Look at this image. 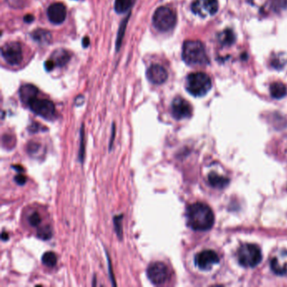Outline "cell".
<instances>
[{
    "mask_svg": "<svg viewBox=\"0 0 287 287\" xmlns=\"http://www.w3.org/2000/svg\"><path fill=\"white\" fill-rule=\"evenodd\" d=\"M171 112L176 120L187 119L192 116V106L186 99L176 97L172 102Z\"/></svg>",
    "mask_w": 287,
    "mask_h": 287,
    "instance_id": "obj_11",
    "label": "cell"
},
{
    "mask_svg": "<svg viewBox=\"0 0 287 287\" xmlns=\"http://www.w3.org/2000/svg\"><path fill=\"white\" fill-rule=\"evenodd\" d=\"M41 216L39 214L37 213H33L32 214H30L28 217V221L30 223V226L32 227H38L40 223H41Z\"/></svg>",
    "mask_w": 287,
    "mask_h": 287,
    "instance_id": "obj_25",
    "label": "cell"
},
{
    "mask_svg": "<svg viewBox=\"0 0 287 287\" xmlns=\"http://www.w3.org/2000/svg\"><path fill=\"white\" fill-rule=\"evenodd\" d=\"M28 107L34 113L48 120H53L57 117V111L53 103L46 99H38L37 97L31 99L28 104Z\"/></svg>",
    "mask_w": 287,
    "mask_h": 287,
    "instance_id": "obj_6",
    "label": "cell"
},
{
    "mask_svg": "<svg viewBox=\"0 0 287 287\" xmlns=\"http://www.w3.org/2000/svg\"><path fill=\"white\" fill-rule=\"evenodd\" d=\"M189 227L194 231L210 230L214 225L215 215L209 206L202 202L192 204L186 212Z\"/></svg>",
    "mask_w": 287,
    "mask_h": 287,
    "instance_id": "obj_1",
    "label": "cell"
},
{
    "mask_svg": "<svg viewBox=\"0 0 287 287\" xmlns=\"http://www.w3.org/2000/svg\"><path fill=\"white\" fill-rule=\"evenodd\" d=\"M48 16L49 21L53 24H62L66 20V6L62 3H52L48 9Z\"/></svg>",
    "mask_w": 287,
    "mask_h": 287,
    "instance_id": "obj_13",
    "label": "cell"
},
{
    "mask_svg": "<svg viewBox=\"0 0 287 287\" xmlns=\"http://www.w3.org/2000/svg\"><path fill=\"white\" fill-rule=\"evenodd\" d=\"M15 182L18 184L19 186H24L26 183V177L24 174H19L15 177Z\"/></svg>",
    "mask_w": 287,
    "mask_h": 287,
    "instance_id": "obj_27",
    "label": "cell"
},
{
    "mask_svg": "<svg viewBox=\"0 0 287 287\" xmlns=\"http://www.w3.org/2000/svg\"><path fill=\"white\" fill-rule=\"evenodd\" d=\"M218 41L221 45L231 46L235 42V36L232 30L227 29L219 34Z\"/></svg>",
    "mask_w": 287,
    "mask_h": 287,
    "instance_id": "obj_20",
    "label": "cell"
},
{
    "mask_svg": "<svg viewBox=\"0 0 287 287\" xmlns=\"http://www.w3.org/2000/svg\"><path fill=\"white\" fill-rule=\"evenodd\" d=\"M34 16L33 15H27L24 18V22H27V23H30V22H32L34 21Z\"/></svg>",
    "mask_w": 287,
    "mask_h": 287,
    "instance_id": "obj_28",
    "label": "cell"
},
{
    "mask_svg": "<svg viewBox=\"0 0 287 287\" xmlns=\"http://www.w3.org/2000/svg\"><path fill=\"white\" fill-rule=\"evenodd\" d=\"M81 144H80V151H79V160L83 161L84 160V127H82L81 130Z\"/></svg>",
    "mask_w": 287,
    "mask_h": 287,
    "instance_id": "obj_26",
    "label": "cell"
},
{
    "mask_svg": "<svg viewBox=\"0 0 287 287\" xmlns=\"http://www.w3.org/2000/svg\"><path fill=\"white\" fill-rule=\"evenodd\" d=\"M1 239H2L3 241H6V240L9 239V234H6V233H4V232H3V233H2V236H1Z\"/></svg>",
    "mask_w": 287,
    "mask_h": 287,
    "instance_id": "obj_31",
    "label": "cell"
},
{
    "mask_svg": "<svg viewBox=\"0 0 287 287\" xmlns=\"http://www.w3.org/2000/svg\"><path fill=\"white\" fill-rule=\"evenodd\" d=\"M70 54L64 49H58L54 51L50 60L52 61L55 67H63L70 60Z\"/></svg>",
    "mask_w": 287,
    "mask_h": 287,
    "instance_id": "obj_16",
    "label": "cell"
},
{
    "mask_svg": "<svg viewBox=\"0 0 287 287\" xmlns=\"http://www.w3.org/2000/svg\"><path fill=\"white\" fill-rule=\"evenodd\" d=\"M37 237L42 240H48L52 237V229L50 226H43L37 231Z\"/></svg>",
    "mask_w": 287,
    "mask_h": 287,
    "instance_id": "obj_23",
    "label": "cell"
},
{
    "mask_svg": "<svg viewBox=\"0 0 287 287\" xmlns=\"http://www.w3.org/2000/svg\"><path fill=\"white\" fill-rule=\"evenodd\" d=\"M270 95L275 99H282L287 96V89L284 84L281 82H275L270 85L269 88Z\"/></svg>",
    "mask_w": 287,
    "mask_h": 287,
    "instance_id": "obj_18",
    "label": "cell"
},
{
    "mask_svg": "<svg viewBox=\"0 0 287 287\" xmlns=\"http://www.w3.org/2000/svg\"><path fill=\"white\" fill-rule=\"evenodd\" d=\"M90 45V39L88 37H84L83 40V46L84 48H87L88 46Z\"/></svg>",
    "mask_w": 287,
    "mask_h": 287,
    "instance_id": "obj_30",
    "label": "cell"
},
{
    "mask_svg": "<svg viewBox=\"0 0 287 287\" xmlns=\"http://www.w3.org/2000/svg\"><path fill=\"white\" fill-rule=\"evenodd\" d=\"M135 0H116L115 2V9L117 13H122L128 11V9L132 8L134 4Z\"/></svg>",
    "mask_w": 287,
    "mask_h": 287,
    "instance_id": "obj_21",
    "label": "cell"
},
{
    "mask_svg": "<svg viewBox=\"0 0 287 287\" xmlns=\"http://www.w3.org/2000/svg\"><path fill=\"white\" fill-rule=\"evenodd\" d=\"M217 0H195L192 3V11L202 18L215 15L218 11Z\"/></svg>",
    "mask_w": 287,
    "mask_h": 287,
    "instance_id": "obj_9",
    "label": "cell"
},
{
    "mask_svg": "<svg viewBox=\"0 0 287 287\" xmlns=\"http://www.w3.org/2000/svg\"><path fill=\"white\" fill-rule=\"evenodd\" d=\"M1 53L3 59L13 66L18 65L23 60V50L18 42L6 43L2 47Z\"/></svg>",
    "mask_w": 287,
    "mask_h": 287,
    "instance_id": "obj_8",
    "label": "cell"
},
{
    "mask_svg": "<svg viewBox=\"0 0 287 287\" xmlns=\"http://www.w3.org/2000/svg\"><path fill=\"white\" fill-rule=\"evenodd\" d=\"M147 79L153 84H162L167 79V72L164 67L153 64L147 72Z\"/></svg>",
    "mask_w": 287,
    "mask_h": 287,
    "instance_id": "obj_14",
    "label": "cell"
},
{
    "mask_svg": "<svg viewBox=\"0 0 287 287\" xmlns=\"http://www.w3.org/2000/svg\"><path fill=\"white\" fill-rule=\"evenodd\" d=\"M42 262L44 265L49 268L56 266L57 263V255L53 252H47L42 255Z\"/></svg>",
    "mask_w": 287,
    "mask_h": 287,
    "instance_id": "obj_22",
    "label": "cell"
},
{
    "mask_svg": "<svg viewBox=\"0 0 287 287\" xmlns=\"http://www.w3.org/2000/svg\"><path fill=\"white\" fill-rule=\"evenodd\" d=\"M31 37L36 42H39L41 44H48L51 42V33L48 30H42V29H38L33 31L31 33Z\"/></svg>",
    "mask_w": 287,
    "mask_h": 287,
    "instance_id": "obj_19",
    "label": "cell"
},
{
    "mask_svg": "<svg viewBox=\"0 0 287 287\" xmlns=\"http://www.w3.org/2000/svg\"><path fill=\"white\" fill-rule=\"evenodd\" d=\"M13 168H15V170L18 171V173H22L24 171V168L20 166V165H13Z\"/></svg>",
    "mask_w": 287,
    "mask_h": 287,
    "instance_id": "obj_29",
    "label": "cell"
},
{
    "mask_svg": "<svg viewBox=\"0 0 287 287\" xmlns=\"http://www.w3.org/2000/svg\"><path fill=\"white\" fill-rule=\"evenodd\" d=\"M182 57L190 66H203L209 63L205 47L199 41H186L183 46Z\"/></svg>",
    "mask_w": 287,
    "mask_h": 287,
    "instance_id": "obj_2",
    "label": "cell"
},
{
    "mask_svg": "<svg viewBox=\"0 0 287 287\" xmlns=\"http://www.w3.org/2000/svg\"><path fill=\"white\" fill-rule=\"evenodd\" d=\"M212 88V80L204 72H193L186 78V90L195 97L206 96Z\"/></svg>",
    "mask_w": 287,
    "mask_h": 287,
    "instance_id": "obj_3",
    "label": "cell"
},
{
    "mask_svg": "<svg viewBox=\"0 0 287 287\" xmlns=\"http://www.w3.org/2000/svg\"><path fill=\"white\" fill-rule=\"evenodd\" d=\"M122 215H116L114 217V224H115V229L117 232V235L122 239Z\"/></svg>",
    "mask_w": 287,
    "mask_h": 287,
    "instance_id": "obj_24",
    "label": "cell"
},
{
    "mask_svg": "<svg viewBox=\"0 0 287 287\" xmlns=\"http://www.w3.org/2000/svg\"><path fill=\"white\" fill-rule=\"evenodd\" d=\"M218 254L212 249H207L200 252L194 257V263L199 269L209 270L213 265L219 263Z\"/></svg>",
    "mask_w": 287,
    "mask_h": 287,
    "instance_id": "obj_10",
    "label": "cell"
},
{
    "mask_svg": "<svg viewBox=\"0 0 287 287\" xmlns=\"http://www.w3.org/2000/svg\"><path fill=\"white\" fill-rule=\"evenodd\" d=\"M147 278L156 286L165 284L169 278V271L167 265L162 262H154L147 267Z\"/></svg>",
    "mask_w": 287,
    "mask_h": 287,
    "instance_id": "obj_7",
    "label": "cell"
},
{
    "mask_svg": "<svg viewBox=\"0 0 287 287\" xmlns=\"http://www.w3.org/2000/svg\"><path fill=\"white\" fill-rule=\"evenodd\" d=\"M38 95V90L32 84H24L20 89V98L24 104H28L31 99H35Z\"/></svg>",
    "mask_w": 287,
    "mask_h": 287,
    "instance_id": "obj_15",
    "label": "cell"
},
{
    "mask_svg": "<svg viewBox=\"0 0 287 287\" xmlns=\"http://www.w3.org/2000/svg\"><path fill=\"white\" fill-rule=\"evenodd\" d=\"M238 260L242 266L254 268L262 261V253L259 246L252 243L242 245L238 252Z\"/></svg>",
    "mask_w": 287,
    "mask_h": 287,
    "instance_id": "obj_4",
    "label": "cell"
},
{
    "mask_svg": "<svg viewBox=\"0 0 287 287\" xmlns=\"http://www.w3.org/2000/svg\"><path fill=\"white\" fill-rule=\"evenodd\" d=\"M208 182L210 185L215 188H224L229 184V180L220 174H215L213 172L208 175Z\"/></svg>",
    "mask_w": 287,
    "mask_h": 287,
    "instance_id": "obj_17",
    "label": "cell"
},
{
    "mask_svg": "<svg viewBox=\"0 0 287 287\" xmlns=\"http://www.w3.org/2000/svg\"><path fill=\"white\" fill-rule=\"evenodd\" d=\"M176 15L168 7H159L153 16V25L162 32L172 30L176 24Z\"/></svg>",
    "mask_w": 287,
    "mask_h": 287,
    "instance_id": "obj_5",
    "label": "cell"
},
{
    "mask_svg": "<svg viewBox=\"0 0 287 287\" xmlns=\"http://www.w3.org/2000/svg\"><path fill=\"white\" fill-rule=\"evenodd\" d=\"M270 268L277 275H287V250L278 249L270 258Z\"/></svg>",
    "mask_w": 287,
    "mask_h": 287,
    "instance_id": "obj_12",
    "label": "cell"
}]
</instances>
